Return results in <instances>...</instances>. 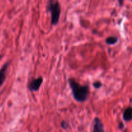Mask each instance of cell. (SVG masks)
I'll use <instances>...</instances> for the list:
<instances>
[{
  "instance_id": "5",
  "label": "cell",
  "mask_w": 132,
  "mask_h": 132,
  "mask_svg": "<svg viewBox=\"0 0 132 132\" xmlns=\"http://www.w3.org/2000/svg\"><path fill=\"white\" fill-rule=\"evenodd\" d=\"M9 65V62H6L4 64L2 68L0 69V87L3 85L5 79H6V71H7L8 67Z\"/></svg>"
},
{
  "instance_id": "4",
  "label": "cell",
  "mask_w": 132,
  "mask_h": 132,
  "mask_svg": "<svg viewBox=\"0 0 132 132\" xmlns=\"http://www.w3.org/2000/svg\"><path fill=\"white\" fill-rule=\"evenodd\" d=\"M93 132H104V125L99 117H95L94 119Z\"/></svg>"
},
{
  "instance_id": "1",
  "label": "cell",
  "mask_w": 132,
  "mask_h": 132,
  "mask_svg": "<svg viewBox=\"0 0 132 132\" xmlns=\"http://www.w3.org/2000/svg\"><path fill=\"white\" fill-rule=\"evenodd\" d=\"M68 83L72 90L73 99L78 103H84L90 95V88L88 85H81L73 78L68 79Z\"/></svg>"
},
{
  "instance_id": "9",
  "label": "cell",
  "mask_w": 132,
  "mask_h": 132,
  "mask_svg": "<svg viewBox=\"0 0 132 132\" xmlns=\"http://www.w3.org/2000/svg\"><path fill=\"white\" fill-rule=\"evenodd\" d=\"M102 83L100 81H95L93 83V86L96 89H99L102 86Z\"/></svg>"
},
{
  "instance_id": "6",
  "label": "cell",
  "mask_w": 132,
  "mask_h": 132,
  "mask_svg": "<svg viewBox=\"0 0 132 132\" xmlns=\"http://www.w3.org/2000/svg\"><path fill=\"white\" fill-rule=\"evenodd\" d=\"M131 115H132V108L130 106L126 108L123 112L122 114V119L126 122H129L131 120Z\"/></svg>"
},
{
  "instance_id": "10",
  "label": "cell",
  "mask_w": 132,
  "mask_h": 132,
  "mask_svg": "<svg viewBox=\"0 0 132 132\" xmlns=\"http://www.w3.org/2000/svg\"><path fill=\"white\" fill-rule=\"evenodd\" d=\"M119 128L120 129H122L124 128V125L122 122H120L119 124Z\"/></svg>"
},
{
  "instance_id": "3",
  "label": "cell",
  "mask_w": 132,
  "mask_h": 132,
  "mask_svg": "<svg viewBox=\"0 0 132 132\" xmlns=\"http://www.w3.org/2000/svg\"><path fill=\"white\" fill-rule=\"evenodd\" d=\"M43 82V79L42 77H39L36 79H33L28 84V89L32 92H37L39 90L40 87Z\"/></svg>"
},
{
  "instance_id": "8",
  "label": "cell",
  "mask_w": 132,
  "mask_h": 132,
  "mask_svg": "<svg viewBox=\"0 0 132 132\" xmlns=\"http://www.w3.org/2000/svg\"><path fill=\"white\" fill-rule=\"evenodd\" d=\"M61 126L62 128L64 129V130H67V129H68L70 127V125L68 122H67L65 121H63L61 122Z\"/></svg>"
},
{
  "instance_id": "7",
  "label": "cell",
  "mask_w": 132,
  "mask_h": 132,
  "mask_svg": "<svg viewBox=\"0 0 132 132\" xmlns=\"http://www.w3.org/2000/svg\"><path fill=\"white\" fill-rule=\"evenodd\" d=\"M119 38L117 36H110L106 39V43L108 45H114L118 42Z\"/></svg>"
},
{
  "instance_id": "2",
  "label": "cell",
  "mask_w": 132,
  "mask_h": 132,
  "mask_svg": "<svg viewBox=\"0 0 132 132\" xmlns=\"http://www.w3.org/2000/svg\"><path fill=\"white\" fill-rule=\"evenodd\" d=\"M47 10L50 12L51 15V24L56 25L58 24L60 18L61 6L59 1L55 0H50L48 2Z\"/></svg>"
}]
</instances>
